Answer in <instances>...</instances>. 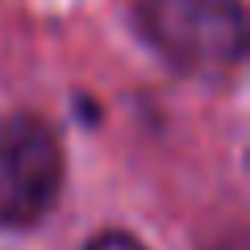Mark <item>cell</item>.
I'll return each mask as SVG.
<instances>
[{
    "instance_id": "1",
    "label": "cell",
    "mask_w": 250,
    "mask_h": 250,
    "mask_svg": "<svg viewBox=\"0 0 250 250\" xmlns=\"http://www.w3.org/2000/svg\"><path fill=\"white\" fill-rule=\"evenodd\" d=\"M138 17L154 50L188 75H221L246 50L242 0H142Z\"/></svg>"
},
{
    "instance_id": "2",
    "label": "cell",
    "mask_w": 250,
    "mask_h": 250,
    "mask_svg": "<svg viewBox=\"0 0 250 250\" xmlns=\"http://www.w3.org/2000/svg\"><path fill=\"white\" fill-rule=\"evenodd\" d=\"M62 188V150L34 113L0 117V225H34Z\"/></svg>"
},
{
    "instance_id": "3",
    "label": "cell",
    "mask_w": 250,
    "mask_h": 250,
    "mask_svg": "<svg viewBox=\"0 0 250 250\" xmlns=\"http://www.w3.org/2000/svg\"><path fill=\"white\" fill-rule=\"evenodd\" d=\"M88 250H146V246L138 238H129V233H100Z\"/></svg>"
}]
</instances>
